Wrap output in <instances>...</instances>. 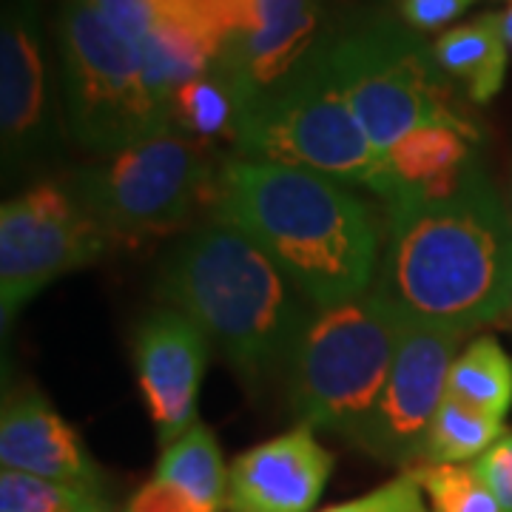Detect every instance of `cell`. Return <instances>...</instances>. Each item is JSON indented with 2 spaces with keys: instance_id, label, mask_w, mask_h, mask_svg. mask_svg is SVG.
<instances>
[{
  "instance_id": "6da1fadb",
  "label": "cell",
  "mask_w": 512,
  "mask_h": 512,
  "mask_svg": "<svg viewBox=\"0 0 512 512\" xmlns=\"http://www.w3.org/2000/svg\"><path fill=\"white\" fill-rule=\"evenodd\" d=\"M384 208L379 288L407 319L467 336L510 311L512 211L481 165L447 197Z\"/></svg>"
},
{
  "instance_id": "7a4b0ae2",
  "label": "cell",
  "mask_w": 512,
  "mask_h": 512,
  "mask_svg": "<svg viewBox=\"0 0 512 512\" xmlns=\"http://www.w3.org/2000/svg\"><path fill=\"white\" fill-rule=\"evenodd\" d=\"M217 222L251 237L313 311L373 288L382 234L350 185L288 165H222Z\"/></svg>"
},
{
  "instance_id": "3957f363",
  "label": "cell",
  "mask_w": 512,
  "mask_h": 512,
  "mask_svg": "<svg viewBox=\"0 0 512 512\" xmlns=\"http://www.w3.org/2000/svg\"><path fill=\"white\" fill-rule=\"evenodd\" d=\"M160 293L245 376L288 367L313 311L254 239L222 222L171 251Z\"/></svg>"
},
{
  "instance_id": "277c9868",
  "label": "cell",
  "mask_w": 512,
  "mask_h": 512,
  "mask_svg": "<svg viewBox=\"0 0 512 512\" xmlns=\"http://www.w3.org/2000/svg\"><path fill=\"white\" fill-rule=\"evenodd\" d=\"M404 328L407 316L379 285L311 311L285 367L299 424L353 439L384 390Z\"/></svg>"
},
{
  "instance_id": "5b68a950",
  "label": "cell",
  "mask_w": 512,
  "mask_h": 512,
  "mask_svg": "<svg viewBox=\"0 0 512 512\" xmlns=\"http://www.w3.org/2000/svg\"><path fill=\"white\" fill-rule=\"evenodd\" d=\"M60 106L69 137L94 154H117L171 128L148 86L137 46L86 0H66L55 23Z\"/></svg>"
},
{
  "instance_id": "8992f818",
  "label": "cell",
  "mask_w": 512,
  "mask_h": 512,
  "mask_svg": "<svg viewBox=\"0 0 512 512\" xmlns=\"http://www.w3.org/2000/svg\"><path fill=\"white\" fill-rule=\"evenodd\" d=\"M325 60L379 154L421 126H473L458 109L433 46L399 20L373 18L333 32Z\"/></svg>"
},
{
  "instance_id": "52a82bcc",
  "label": "cell",
  "mask_w": 512,
  "mask_h": 512,
  "mask_svg": "<svg viewBox=\"0 0 512 512\" xmlns=\"http://www.w3.org/2000/svg\"><path fill=\"white\" fill-rule=\"evenodd\" d=\"M325 46L308 66L239 111L234 134L239 160L316 171L379 194L382 154L367 140L365 128L336 86Z\"/></svg>"
},
{
  "instance_id": "ba28073f",
  "label": "cell",
  "mask_w": 512,
  "mask_h": 512,
  "mask_svg": "<svg viewBox=\"0 0 512 512\" xmlns=\"http://www.w3.org/2000/svg\"><path fill=\"white\" fill-rule=\"evenodd\" d=\"M220 171L205 143L168 128L80 168L69 191L106 237L140 242L183 225L202 205L214 208Z\"/></svg>"
},
{
  "instance_id": "9c48e42d",
  "label": "cell",
  "mask_w": 512,
  "mask_h": 512,
  "mask_svg": "<svg viewBox=\"0 0 512 512\" xmlns=\"http://www.w3.org/2000/svg\"><path fill=\"white\" fill-rule=\"evenodd\" d=\"M109 237L69 188L32 185L0 208V319L18 313L60 276L89 268Z\"/></svg>"
},
{
  "instance_id": "30bf717a",
  "label": "cell",
  "mask_w": 512,
  "mask_h": 512,
  "mask_svg": "<svg viewBox=\"0 0 512 512\" xmlns=\"http://www.w3.org/2000/svg\"><path fill=\"white\" fill-rule=\"evenodd\" d=\"M55 49L35 0L6 3L0 20V146L3 168L23 174L43 165L60 143Z\"/></svg>"
},
{
  "instance_id": "8fae6325",
  "label": "cell",
  "mask_w": 512,
  "mask_h": 512,
  "mask_svg": "<svg viewBox=\"0 0 512 512\" xmlns=\"http://www.w3.org/2000/svg\"><path fill=\"white\" fill-rule=\"evenodd\" d=\"M461 339L453 330L407 319L384 390L350 441L390 464H410L424 456V441L447 396V376Z\"/></svg>"
},
{
  "instance_id": "7c38bea8",
  "label": "cell",
  "mask_w": 512,
  "mask_h": 512,
  "mask_svg": "<svg viewBox=\"0 0 512 512\" xmlns=\"http://www.w3.org/2000/svg\"><path fill=\"white\" fill-rule=\"evenodd\" d=\"M330 35L325 0H256L254 23L222 46L217 72L245 109L308 66Z\"/></svg>"
},
{
  "instance_id": "4fadbf2b",
  "label": "cell",
  "mask_w": 512,
  "mask_h": 512,
  "mask_svg": "<svg viewBox=\"0 0 512 512\" xmlns=\"http://www.w3.org/2000/svg\"><path fill=\"white\" fill-rule=\"evenodd\" d=\"M211 342L174 308L151 311L134 336V367L160 444H174L197 424L200 384Z\"/></svg>"
},
{
  "instance_id": "5bb4252c",
  "label": "cell",
  "mask_w": 512,
  "mask_h": 512,
  "mask_svg": "<svg viewBox=\"0 0 512 512\" xmlns=\"http://www.w3.org/2000/svg\"><path fill=\"white\" fill-rule=\"evenodd\" d=\"M333 458L299 424L271 441H262L228 470V512H311L328 484Z\"/></svg>"
},
{
  "instance_id": "9a60e30c",
  "label": "cell",
  "mask_w": 512,
  "mask_h": 512,
  "mask_svg": "<svg viewBox=\"0 0 512 512\" xmlns=\"http://www.w3.org/2000/svg\"><path fill=\"white\" fill-rule=\"evenodd\" d=\"M0 461L3 470L49 478L86 490L103 487V473L86 453L72 424L37 390L9 396L0 416Z\"/></svg>"
},
{
  "instance_id": "2e32d148",
  "label": "cell",
  "mask_w": 512,
  "mask_h": 512,
  "mask_svg": "<svg viewBox=\"0 0 512 512\" xmlns=\"http://www.w3.org/2000/svg\"><path fill=\"white\" fill-rule=\"evenodd\" d=\"M478 143L476 126L433 123L404 134L382 154V185L376 197L393 205L453 194L478 165Z\"/></svg>"
},
{
  "instance_id": "e0dca14e",
  "label": "cell",
  "mask_w": 512,
  "mask_h": 512,
  "mask_svg": "<svg viewBox=\"0 0 512 512\" xmlns=\"http://www.w3.org/2000/svg\"><path fill=\"white\" fill-rule=\"evenodd\" d=\"M433 55L444 77L458 83L473 103H490L504 86L510 60L501 15H481L473 23L447 29L433 43Z\"/></svg>"
},
{
  "instance_id": "ac0fdd59",
  "label": "cell",
  "mask_w": 512,
  "mask_h": 512,
  "mask_svg": "<svg viewBox=\"0 0 512 512\" xmlns=\"http://www.w3.org/2000/svg\"><path fill=\"white\" fill-rule=\"evenodd\" d=\"M137 52L143 57L148 86L157 97V103L165 109V114H168L174 92L185 86L188 80L211 72L222 55V49L214 40H208L183 23L163 18L157 20V26L137 46Z\"/></svg>"
},
{
  "instance_id": "d6986e66",
  "label": "cell",
  "mask_w": 512,
  "mask_h": 512,
  "mask_svg": "<svg viewBox=\"0 0 512 512\" xmlns=\"http://www.w3.org/2000/svg\"><path fill=\"white\" fill-rule=\"evenodd\" d=\"M154 478L188 495L202 512H217L225 507L228 470L222 464L214 433L200 421L185 436L165 447Z\"/></svg>"
},
{
  "instance_id": "ffe728a7",
  "label": "cell",
  "mask_w": 512,
  "mask_h": 512,
  "mask_svg": "<svg viewBox=\"0 0 512 512\" xmlns=\"http://www.w3.org/2000/svg\"><path fill=\"white\" fill-rule=\"evenodd\" d=\"M447 393L481 413L504 421L512 407V356L493 336H481L456 356Z\"/></svg>"
},
{
  "instance_id": "44dd1931",
  "label": "cell",
  "mask_w": 512,
  "mask_h": 512,
  "mask_svg": "<svg viewBox=\"0 0 512 512\" xmlns=\"http://www.w3.org/2000/svg\"><path fill=\"white\" fill-rule=\"evenodd\" d=\"M239 111L242 109H239L237 94L214 66L211 72L188 80L174 92L171 106H168V120H171V128H180V134L208 146L217 137L234 140Z\"/></svg>"
},
{
  "instance_id": "7402d4cb",
  "label": "cell",
  "mask_w": 512,
  "mask_h": 512,
  "mask_svg": "<svg viewBox=\"0 0 512 512\" xmlns=\"http://www.w3.org/2000/svg\"><path fill=\"white\" fill-rule=\"evenodd\" d=\"M504 433V421L458 402L456 396L447 393L430 424L421 458L427 464H467L484 456Z\"/></svg>"
},
{
  "instance_id": "603a6c76",
  "label": "cell",
  "mask_w": 512,
  "mask_h": 512,
  "mask_svg": "<svg viewBox=\"0 0 512 512\" xmlns=\"http://www.w3.org/2000/svg\"><path fill=\"white\" fill-rule=\"evenodd\" d=\"M0 512H111V504L100 490L3 470Z\"/></svg>"
},
{
  "instance_id": "cb8c5ba5",
  "label": "cell",
  "mask_w": 512,
  "mask_h": 512,
  "mask_svg": "<svg viewBox=\"0 0 512 512\" xmlns=\"http://www.w3.org/2000/svg\"><path fill=\"white\" fill-rule=\"evenodd\" d=\"M407 473L427 493L433 512H504L473 464H416Z\"/></svg>"
},
{
  "instance_id": "d4e9b609",
  "label": "cell",
  "mask_w": 512,
  "mask_h": 512,
  "mask_svg": "<svg viewBox=\"0 0 512 512\" xmlns=\"http://www.w3.org/2000/svg\"><path fill=\"white\" fill-rule=\"evenodd\" d=\"M157 18L183 23L217 46L245 32L256 15V0H151Z\"/></svg>"
},
{
  "instance_id": "484cf974",
  "label": "cell",
  "mask_w": 512,
  "mask_h": 512,
  "mask_svg": "<svg viewBox=\"0 0 512 512\" xmlns=\"http://www.w3.org/2000/svg\"><path fill=\"white\" fill-rule=\"evenodd\" d=\"M322 512H430L421 501V487L410 478V473L387 481L373 493L359 495L345 504H333Z\"/></svg>"
},
{
  "instance_id": "4316f807",
  "label": "cell",
  "mask_w": 512,
  "mask_h": 512,
  "mask_svg": "<svg viewBox=\"0 0 512 512\" xmlns=\"http://www.w3.org/2000/svg\"><path fill=\"white\" fill-rule=\"evenodd\" d=\"M100 18L131 46H140L148 32L157 26V9L151 0H86Z\"/></svg>"
},
{
  "instance_id": "83f0119b",
  "label": "cell",
  "mask_w": 512,
  "mask_h": 512,
  "mask_svg": "<svg viewBox=\"0 0 512 512\" xmlns=\"http://www.w3.org/2000/svg\"><path fill=\"white\" fill-rule=\"evenodd\" d=\"M473 470L498 498L504 512H512V430H507L484 456L473 461Z\"/></svg>"
},
{
  "instance_id": "f1b7e54d",
  "label": "cell",
  "mask_w": 512,
  "mask_h": 512,
  "mask_svg": "<svg viewBox=\"0 0 512 512\" xmlns=\"http://www.w3.org/2000/svg\"><path fill=\"white\" fill-rule=\"evenodd\" d=\"M476 0H402L399 12H402L404 26H410L413 32H433L447 23L461 18Z\"/></svg>"
},
{
  "instance_id": "f546056e",
  "label": "cell",
  "mask_w": 512,
  "mask_h": 512,
  "mask_svg": "<svg viewBox=\"0 0 512 512\" xmlns=\"http://www.w3.org/2000/svg\"><path fill=\"white\" fill-rule=\"evenodd\" d=\"M128 512H202L191 498L180 490H174L171 484L163 481H151L140 493L131 498Z\"/></svg>"
},
{
  "instance_id": "4dcf8cb0",
  "label": "cell",
  "mask_w": 512,
  "mask_h": 512,
  "mask_svg": "<svg viewBox=\"0 0 512 512\" xmlns=\"http://www.w3.org/2000/svg\"><path fill=\"white\" fill-rule=\"evenodd\" d=\"M501 29H504V37H507V46H512V6L501 15Z\"/></svg>"
},
{
  "instance_id": "1f68e13d",
  "label": "cell",
  "mask_w": 512,
  "mask_h": 512,
  "mask_svg": "<svg viewBox=\"0 0 512 512\" xmlns=\"http://www.w3.org/2000/svg\"><path fill=\"white\" fill-rule=\"evenodd\" d=\"M510 313H512V302H510Z\"/></svg>"
}]
</instances>
